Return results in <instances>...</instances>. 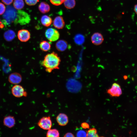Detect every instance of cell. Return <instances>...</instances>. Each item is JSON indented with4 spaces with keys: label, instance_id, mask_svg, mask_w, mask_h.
I'll return each instance as SVG.
<instances>
[{
    "label": "cell",
    "instance_id": "obj_12",
    "mask_svg": "<svg viewBox=\"0 0 137 137\" xmlns=\"http://www.w3.org/2000/svg\"><path fill=\"white\" fill-rule=\"evenodd\" d=\"M4 125L9 128L13 127L15 124V120L14 116L9 115L5 117L3 119Z\"/></svg>",
    "mask_w": 137,
    "mask_h": 137
},
{
    "label": "cell",
    "instance_id": "obj_4",
    "mask_svg": "<svg viewBox=\"0 0 137 137\" xmlns=\"http://www.w3.org/2000/svg\"><path fill=\"white\" fill-rule=\"evenodd\" d=\"M45 35L47 39L50 42L57 40L60 37V34L58 31L52 28H49L47 29L45 32Z\"/></svg>",
    "mask_w": 137,
    "mask_h": 137
},
{
    "label": "cell",
    "instance_id": "obj_10",
    "mask_svg": "<svg viewBox=\"0 0 137 137\" xmlns=\"http://www.w3.org/2000/svg\"><path fill=\"white\" fill-rule=\"evenodd\" d=\"M104 39L102 35L99 32L94 33L91 37L92 42L94 44L98 45L101 44L103 42Z\"/></svg>",
    "mask_w": 137,
    "mask_h": 137
},
{
    "label": "cell",
    "instance_id": "obj_23",
    "mask_svg": "<svg viewBox=\"0 0 137 137\" xmlns=\"http://www.w3.org/2000/svg\"><path fill=\"white\" fill-rule=\"evenodd\" d=\"M84 37L82 35L80 34H78L76 35L74 37V41L77 43L79 44L81 43V40L83 41Z\"/></svg>",
    "mask_w": 137,
    "mask_h": 137
},
{
    "label": "cell",
    "instance_id": "obj_26",
    "mask_svg": "<svg viewBox=\"0 0 137 137\" xmlns=\"http://www.w3.org/2000/svg\"><path fill=\"white\" fill-rule=\"evenodd\" d=\"M76 136L77 137H87V132L84 130H80L77 132Z\"/></svg>",
    "mask_w": 137,
    "mask_h": 137
},
{
    "label": "cell",
    "instance_id": "obj_29",
    "mask_svg": "<svg viewBox=\"0 0 137 137\" xmlns=\"http://www.w3.org/2000/svg\"><path fill=\"white\" fill-rule=\"evenodd\" d=\"M2 2L5 4L9 5L13 2V0H2Z\"/></svg>",
    "mask_w": 137,
    "mask_h": 137
},
{
    "label": "cell",
    "instance_id": "obj_18",
    "mask_svg": "<svg viewBox=\"0 0 137 137\" xmlns=\"http://www.w3.org/2000/svg\"><path fill=\"white\" fill-rule=\"evenodd\" d=\"M39 46L41 50L46 52L48 51L50 49L51 45L48 41H43L40 43Z\"/></svg>",
    "mask_w": 137,
    "mask_h": 137
},
{
    "label": "cell",
    "instance_id": "obj_24",
    "mask_svg": "<svg viewBox=\"0 0 137 137\" xmlns=\"http://www.w3.org/2000/svg\"><path fill=\"white\" fill-rule=\"evenodd\" d=\"M39 1V0H25L26 4L30 6L35 5Z\"/></svg>",
    "mask_w": 137,
    "mask_h": 137
},
{
    "label": "cell",
    "instance_id": "obj_20",
    "mask_svg": "<svg viewBox=\"0 0 137 137\" xmlns=\"http://www.w3.org/2000/svg\"><path fill=\"white\" fill-rule=\"evenodd\" d=\"M13 6L15 9L21 10L24 6V1L23 0H14L13 3Z\"/></svg>",
    "mask_w": 137,
    "mask_h": 137
},
{
    "label": "cell",
    "instance_id": "obj_28",
    "mask_svg": "<svg viewBox=\"0 0 137 137\" xmlns=\"http://www.w3.org/2000/svg\"><path fill=\"white\" fill-rule=\"evenodd\" d=\"M81 126L84 129H89L90 126L89 124L86 122H83L81 124Z\"/></svg>",
    "mask_w": 137,
    "mask_h": 137
},
{
    "label": "cell",
    "instance_id": "obj_17",
    "mask_svg": "<svg viewBox=\"0 0 137 137\" xmlns=\"http://www.w3.org/2000/svg\"><path fill=\"white\" fill-rule=\"evenodd\" d=\"M41 22L43 26L46 27H48L52 23V21L50 17L47 15H44L41 17Z\"/></svg>",
    "mask_w": 137,
    "mask_h": 137
},
{
    "label": "cell",
    "instance_id": "obj_3",
    "mask_svg": "<svg viewBox=\"0 0 137 137\" xmlns=\"http://www.w3.org/2000/svg\"><path fill=\"white\" fill-rule=\"evenodd\" d=\"M30 21V16L27 12L21 10L17 11V17L14 23L24 25L28 24Z\"/></svg>",
    "mask_w": 137,
    "mask_h": 137
},
{
    "label": "cell",
    "instance_id": "obj_32",
    "mask_svg": "<svg viewBox=\"0 0 137 137\" xmlns=\"http://www.w3.org/2000/svg\"><path fill=\"white\" fill-rule=\"evenodd\" d=\"M1 22L0 19V24H1Z\"/></svg>",
    "mask_w": 137,
    "mask_h": 137
},
{
    "label": "cell",
    "instance_id": "obj_14",
    "mask_svg": "<svg viewBox=\"0 0 137 137\" xmlns=\"http://www.w3.org/2000/svg\"><path fill=\"white\" fill-rule=\"evenodd\" d=\"M68 46L67 42L63 40H58L55 44V47L57 50L61 52L67 49Z\"/></svg>",
    "mask_w": 137,
    "mask_h": 137
},
{
    "label": "cell",
    "instance_id": "obj_8",
    "mask_svg": "<svg viewBox=\"0 0 137 137\" xmlns=\"http://www.w3.org/2000/svg\"><path fill=\"white\" fill-rule=\"evenodd\" d=\"M18 37L21 42H25L28 41L30 38V34L28 30L22 29L19 30L18 33Z\"/></svg>",
    "mask_w": 137,
    "mask_h": 137
},
{
    "label": "cell",
    "instance_id": "obj_19",
    "mask_svg": "<svg viewBox=\"0 0 137 137\" xmlns=\"http://www.w3.org/2000/svg\"><path fill=\"white\" fill-rule=\"evenodd\" d=\"M46 136L47 137H59L60 134L58 130L56 129H51L48 130L47 132Z\"/></svg>",
    "mask_w": 137,
    "mask_h": 137
},
{
    "label": "cell",
    "instance_id": "obj_21",
    "mask_svg": "<svg viewBox=\"0 0 137 137\" xmlns=\"http://www.w3.org/2000/svg\"><path fill=\"white\" fill-rule=\"evenodd\" d=\"M63 3L65 7L69 9L74 8L76 4L75 0H65Z\"/></svg>",
    "mask_w": 137,
    "mask_h": 137
},
{
    "label": "cell",
    "instance_id": "obj_2",
    "mask_svg": "<svg viewBox=\"0 0 137 137\" xmlns=\"http://www.w3.org/2000/svg\"><path fill=\"white\" fill-rule=\"evenodd\" d=\"M17 16V11L14 8L11 6H8L3 15V18L7 24L15 21Z\"/></svg>",
    "mask_w": 137,
    "mask_h": 137
},
{
    "label": "cell",
    "instance_id": "obj_15",
    "mask_svg": "<svg viewBox=\"0 0 137 137\" xmlns=\"http://www.w3.org/2000/svg\"><path fill=\"white\" fill-rule=\"evenodd\" d=\"M15 34L12 30H8L6 31L4 33V36L5 39L7 41H10L15 38Z\"/></svg>",
    "mask_w": 137,
    "mask_h": 137
},
{
    "label": "cell",
    "instance_id": "obj_13",
    "mask_svg": "<svg viewBox=\"0 0 137 137\" xmlns=\"http://www.w3.org/2000/svg\"><path fill=\"white\" fill-rule=\"evenodd\" d=\"M53 25L56 28L58 29H62L64 27L65 22L63 18L61 16H58L54 19Z\"/></svg>",
    "mask_w": 137,
    "mask_h": 137
},
{
    "label": "cell",
    "instance_id": "obj_5",
    "mask_svg": "<svg viewBox=\"0 0 137 137\" xmlns=\"http://www.w3.org/2000/svg\"><path fill=\"white\" fill-rule=\"evenodd\" d=\"M37 125L41 128L48 130L51 128L52 123L49 116L43 117L41 118L38 123Z\"/></svg>",
    "mask_w": 137,
    "mask_h": 137
},
{
    "label": "cell",
    "instance_id": "obj_9",
    "mask_svg": "<svg viewBox=\"0 0 137 137\" xmlns=\"http://www.w3.org/2000/svg\"><path fill=\"white\" fill-rule=\"evenodd\" d=\"M22 78L21 75L19 73L15 72L11 74L9 76L8 80L10 83L17 84L22 81Z\"/></svg>",
    "mask_w": 137,
    "mask_h": 137
},
{
    "label": "cell",
    "instance_id": "obj_30",
    "mask_svg": "<svg viewBox=\"0 0 137 137\" xmlns=\"http://www.w3.org/2000/svg\"><path fill=\"white\" fill-rule=\"evenodd\" d=\"M75 136L73 134L70 132L67 133L64 136V137H74Z\"/></svg>",
    "mask_w": 137,
    "mask_h": 137
},
{
    "label": "cell",
    "instance_id": "obj_16",
    "mask_svg": "<svg viewBox=\"0 0 137 137\" xmlns=\"http://www.w3.org/2000/svg\"><path fill=\"white\" fill-rule=\"evenodd\" d=\"M38 8L40 12L43 13L48 12L50 10V7L49 5L45 2H42L39 4Z\"/></svg>",
    "mask_w": 137,
    "mask_h": 137
},
{
    "label": "cell",
    "instance_id": "obj_1",
    "mask_svg": "<svg viewBox=\"0 0 137 137\" xmlns=\"http://www.w3.org/2000/svg\"><path fill=\"white\" fill-rule=\"evenodd\" d=\"M61 61L57 54L53 52L45 56L41 64L46 72L50 73L54 69H59Z\"/></svg>",
    "mask_w": 137,
    "mask_h": 137
},
{
    "label": "cell",
    "instance_id": "obj_25",
    "mask_svg": "<svg viewBox=\"0 0 137 137\" xmlns=\"http://www.w3.org/2000/svg\"><path fill=\"white\" fill-rule=\"evenodd\" d=\"M65 0H50V2L53 5L56 6H59L62 4Z\"/></svg>",
    "mask_w": 137,
    "mask_h": 137
},
{
    "label": "cell",
    "instance_id": "obj_27",
    "mask_svg": "<svg viewBox=\"0 0 137 137\" xmlns=\"http://www.w3.org/2000/svg\"><path fill=\"white\" fill-rule=\"evenodd\" d=\"M6 10V7L5 5L0 2V15L3 14Z\"/></svg>",
    "mask_w": 137,
    "mask_h": 137
},
{
    "label": "cell",
    "instance_id": "obj_6",
    "mask_svg": "<svg viewBox=\"0 0 137 137\" xmlns=\"http://www.w3.org/2000/svg\"><path fill=\"white\" fill-rule=\"evenodd\" d=\"M107 92L112 97H119L122 94L120 86L116 83L112 84L111 88L107 90Z\"/></svg>",
    "mask_w": 137,
    "mask_h": 137
},
{
    "label": "cell",
    "instance_id": "obj_22",
    "mask_svg": "<svg viewBox=\"0 0 137 137\" xmlns=\"http://www.w3.org/2000/svg\"><path fill=\"white\" fill-rule=\"evenodd\" d=\"M97 130L95 128H90L87 131V137H98L99 136L97 133Z\"/></svg>",
    "mask_w": 137,
    "mask_h": 137
},
{
    "label": "cell",
    "instance_id": "obj_7",
    "mask_svg": "<svg viewBox=\"0 0 137 137\" xmlns=\"http://www.w3.org/2000/svg\"><path fill=\"white\" fill-rule=\"evenodd\" d=\"M11 93L14 97L19 98L24 96L25 92L23 88L21 85L15 84L12 88Z\"/></svg>",
    "mask_w": 137,
    "mask_h": 137
},
{
    "label": "cell",
    "instance_id": "obj_11",
    "mask_svg": "<svg viewBox=\"0 0 137 137\" xmlns=\"http://www.w3.org/2000/svg\"><path fill=\"white\" fill-rule=\"evenodd\" d=\"M56 119L59 125L61 126L66 125L68 122V116L64 113H59L57 116Z\"/></svg>",
    "mask_w": 137,
    "mask_h": 137
},
{
    "label": "cell",
    "instance_id": "obj_31",
    "mask_svg": "<svg viewBox=\"0 0 137 137\" xmlns=\"http://www.w3.org/2000/svg\"><path fill=\"white\" fill-rule=\"evenodd\" d=\"M133 10L135 13L137 14V4L134 5Z\"/></svg>",
    "mask_w": 137,
    "mask_h": 137
}]
</instances>
